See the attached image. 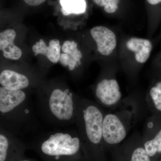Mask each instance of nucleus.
Segmentation results:
<instances>
[{
	"label": "nucleus",
	"mask_w": 161,
	"mask_h": 161,
	"mask_svg": "<svg viewBox=\"0 0 161 161\" xmlns=\"http://www.w3.org/2000/svg\"><path fill=\"white\" fill-rule=\"evenodd\" d=\"M160 161H161V160Z\"/></svg>",
	"instance_id": "obj_22"
},
{
	"label": "nucleus",
	"mask_w": 161,
	"mask_h": 161,
	"mask_svg": "<svg viewBox=\"0 0 161 161\" xmlns=\"http://www.w3.org/2000/svg\"><path fill=\"white\" fill-rule=\"evenodd\" d=\"M26 96L22 90L12 91L0 88V112L3 115L7 114L25 102Z\"/></svg>",
	"instance_id": "obj_7"
},
{
	"label": "nucleus",
	"mask_w": 161,
	"mask_h": 161,
	"mask_svg": "<svg viewBox=\"0 0 161 161\" xmlns=\"http://www.w3.org/2000/svg\"><path fill=\"white\" fill-rule=\"evenodd\" d=\"M149 95L155 108L161 112V80L156 81L151 86Z\"/></svg>",
	"instance_id": "obj_15"
},
{
	"label": "nucleus",
	"mask_w": 161,
	"mask_h": 161,
	"mask_svg": "<svg viewBox=\"0 0 161 161\" xmlns=\"http://www.w3.org/2000/svg\"><path fill=\"white\" fill-rule=\"evenodd\" d=\"M60 3L64 15L82 14L86 11L85 0H60Z\"/></svg>",
	"instance_id": "obj_13"
},
{
	"label": "nucleus",
	"mask_w": 161,
	"mask_h": 161,
	"mask_svg": "<svg viewBox=\"0 0 161 161\" xmlns=\"http://www.w3.org/2000/svg\"><path fill=\"white\" fill-rule=\"evenodd\" d=\"M47 106L53 117L59 121L69 122L75 116V101L68 89L54 90L47 100Z\"/></svg>",
	"instance_id": "obj_2"
},
{
	"label": "nucleus",
	"mask_w": 161,
	"mask_h": 161,
	"mask_svg": "<svg viewBox=\"0 0 161 161\" xmlns=\"http://www.w3.org/2000/svg\"><path fill=\"white\" fill-rule=\"evenodd\" d=\"M95 94L101 103L107 107L116 104L122 98L118 82L113 78L100 80L95 88Z\"/></svg>",
	"instance_id": "obj_5"
},
{
	"label": "nucleus",
	"mask_w": 161,
	"mask_h": 161,
	"mask_svg": "<svg viewBox=\"0 0 161 161\" xmlns=\"http://www.w3.org/2000/svg\"><path fill=\"white\" fill-rule=\"evenodd\" d=\"M82 116L86 135L92 144L97 145L103 139L104 116L100 109L94 105L83 109Z\"/></svg>",
	"instance_id": "obj_3"
},
{
	"label": "nucleus",
	"mask_w": 161,
	"mask_h": 161,
	"mask_svg": "<svg viewBox=\"0 0 161 161\" xmlns=\"http://www.w3.org/2000/svg\"><path fill=\"white\" fill-rule=\"evenodd\" d=\"M27 5L30 6H37L44 3L46 0H23Z\"/></svg>",
	"instance_id": "obj_19"
},
{
	"label": "nucleus",
	"mask_w": 161,
	"mask_h": 161,
	"mask_svg": "<svg viewBox=\"0 0 161 161\" xmlns=\"http://www.w3.org/2000/svg\"><path fill=\"white\" fill-rule=\"evenodd\" d=\"M31 161L29 160H23V161Z\"/></svg>",
	"instance_id": "obj_21"
},
{
	"label": "nucleus",
	"mask_w": 161,
	"mask_h": 161,
	"mask_svg": "<svg viewBox=\"0 0 161 161\" xmlns=\"http://www.w3.org/2000/svg\"><path fill=\"white\" fill-rule=\"evenodd\" d=\"M16 34L14 30L9 29L0 34V49L5 58L13 60H19L22 52L14 43Z\"/></svg>",
	"instance_id": "obj_10"
},
{
	"label": "nucleus",
	"mask_w": 161,
	"mask_h": 161,
	"mask_svg": "<svg viewBox=\"0 0 161 161\" xmlns=\"http://www.w3.org/2000/svg\"><path fill=\"white\" fill-rule=\"evenodd\" d=\"M91 34L97 45L99 53L104 56H109L117 46L115 33L108 27L96 26L91 30Z\"/></svg>",
	"instance_id": "obj_6"
},
{
	"label": "nucleus",
	"mask_w": 161,
	"mask_h": 161,
	"mask_svg": "<svg viewBox=\"0 0 161 161\" xmlns=\"http://www.w3.org/2000/svg\"><path fill=\"white\" fill-rule=\"evenodd\" d=\"M63 53L61 54L59 61L64 66H68L73 70L81 64L82 54L78 49V43L74 41L67 40L61 47Z\"/></svg>",
	"instance_id": "obj_9"
},
{
	"label": "nucleus",
	"mask_w": 161,
	"mask_h": 161,
	"mask_svg": "<svg viewBox=\"0 0 161 161\" xmlns=\"http://www.w3.org/2000/svg\"><path fill=\"white\" fill-rule=\"evenodd\" d=\"M9 147V139L8 136L1 133L0 134V161H6Z\"/></svg>",
	"instance_id": "obj_17"
},
{
	"label": "nucleus",
	"mask_w": 161,
	"mask_h": 161,
	"mask_svg": "<svg viewBox=\"0 0 161 161\" xmlns=\"http://www.w3.org/2000/svg\"><path fill=\"white\" fill-rule=\"evenodd\" d=\"M126 135V129L118 115L109 113L104 116L103 138L107 143L110 145L119 143Z\"/></svg>",
	"instance_id": "obj_4"
},
{
	"label": "nucleus",
	"mask_w": 161,
	"mask_h": 161,
	"mask_svg": "<svg viewBox=\"0 0 161 161\" xmlns=\"http://www.w3.org/2000/svg\"><path fill=\"white\" fill-rule=\"evenodd\" d=\"M126 47L133 53L136 61L140 64L147 62L153 49L152 43L150 40L141 38H130L126 43Z\"/></svg>",
	"instance_id": "obj_8"
},
{
	"label": "nucleus",
	"mask_w": 161,
	"mask_h": 161,
	"mask_svg": "<svg viewBox=\"0 0 161 161\" xmlns=\"http://www.w3.org/2000/svg\"><path fill=\"white\" fill-rule=\"evenodd\" d=\"M0 84L6 89L17 91L22 90L29 86V81L25 75L11 70L6 69L1 72Z\"/></svg>",
	"instance_id": "obj_11"
},
{
	"label": "nucleus",
	"mask_w": 161,
	"mask_h": 161,
	"mask_svg": "<svg viewBox=\"0 0 161 161\" xmlns=\"http://www.w3.org/2000/svg\"><path fill=\"white\" fill-rule=\"evenodd\" d=\"M131 161H150V156L144 148L139 147L132 153Z\"/></svg>",
	"instance_id": "obj_18"
},
{
	"label": "nucleus",
	"mask_w": 161,
	"mask_h": 161,
	"mask_svg": "<svg viewBox=\"0 0 161 161\" xmlns=\"http://www.w3.org/2000/svg\"><path fill=\"white\" fill-rule=\"evenodd\" d=\"M32 49L35 56L44 55L52 63H57L60 60L61 47L60 41L57 39L51 40L48 46L43 39H40L33 46Z\"/></svg>",
	"instance_id": "obj_12"
},
{
	"label": "nucleus",
	"mask_w": 161,
	"mask_h": 161,
	"mask_svg": "<svg viewBox=\"0 0 161 161\" xmlns=\"http://www.w3.org/2000/svg\"><path fill=\"white\" fill-rule=\"evenodd\" d=\"M80 146L78 136L68 132H59L50 135L42 143L41 150L46 155L59 157L75 155L79 151Z\"/></svg>",
	"instance_id": "obj_1"
},
{
	"label": "nucleus",
	"mask_w": 161,
	"mask_h": 161,
	"mask_svg": "<svg viewBox=\"0 0 161 161\" xmlns=\"http://www.w3.org/2000/svg\"><path fill=\"white\" fill-rule=\"evenodd\" d=\"M144 149L150 157H153L157 153H161V130L152 139L144 144Z\"/></svg>",
	"instance_id": "obj_14"
},
{
	"label": "nucleus",
	"mask_w": 161,
	"mask_h": 161,
	"mask_svg": "<svg viewBox=\"0 0 161 161\" xmlns=\"http://www.w3.org/2000/svg\"><path fill=\"white\" fill-rule=\"evenodd\" d=\"M97 6L103 7L104 11L108 14L115 13L119 8L120 0H93Z\"/></svg>",
	"instance_id": "obj_16"
},
{
	"label": "nucleus",
	"mask_w": 161,
	"mask_h": 161,
	"mask_svg": "<svg viewBox=\"0 0 161 161\" xmlns=\"http://www.w3.org/2000/svg\"><path fill=\"white\" fill-rule=\"evenodd\" d=\"M149 4L152 6H157L161 4V0H147Z\"/></svg>",
	"instance_id": "obj_20"
}]
</instances>
